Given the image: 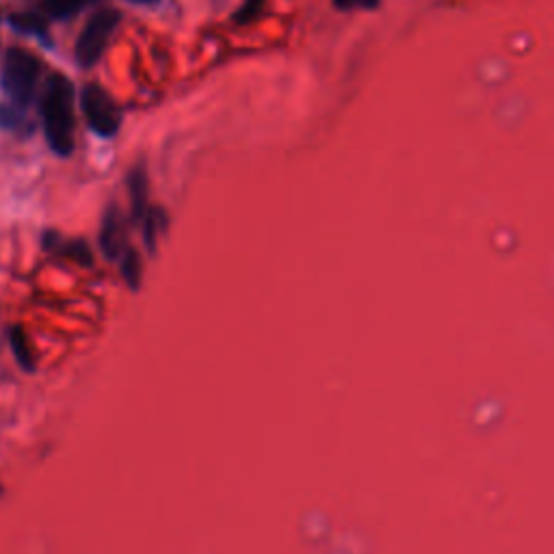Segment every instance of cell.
<instances>
[{
    "instance_id": "3",
    "label": "cell",
    "mask_w": 554,
    "mask_h": 554,
    "mask_svg": "<svg viewBox=\"0 0 554 554\" xmlns=\"http://www.w3.org/2000/svg\"><path fill=\"white\" fill-rule=\"evenodd\" d=\"M120 24V11L115 9H102L89 18L85 29L78 35L76 42V61L81 68L89 70L91 65H96L102 57V52L107 50L111 37Z\"/></svg>"
},
{
    "instance_id": "5",
    "label": "cell",
    "mask_w": 554,
    "mask_h": 554,
    "mask_svg": "<svg viewBox=\"0 0 554 554\" xmlns=\"http://www.w3.org/2000/svg\"><path fill=\"white\" fill-rule=\"evenodd\" d=\"M100 245H102V252L107 258H120L122 252H126L124 249V223L115 208H111L107 217H104L102 232H100Z\"/></svg>"
},
{
    "instance_id": "11",
    "label": "cell",
    "mask_w": 554,
    "mask_h": 554,
    "mask_svg": "<svg viewBox=\"0 0 554 554\" xmlns=\"http://www.w3.org/2000/svg\"><path fill=\"white\" fill-rule=\"evenodd\" d=\"M11 349L13 355H16L18 364L24 368V371H33L35 360H33V351L29 347V340L20 332V329H13L11 332Z\"/></svg>"
},
{
    "instance_id": "9",
    "label": "cell",
    "mask_w": 554,
    "mask_h": 554,
    "mask_svg": "<svg viewBox=\"0 0 554 554\" xmlns=\"http://www.w3.org/2000/svg\"><path fill=\"white\" fill-rule=\"evenodd\" d=\"M130 197H133L135 217L141 219L148 215V182H145L141 169H135L130 176Z\"/></svg>"
},
{
    "instance_id": "15",
    "label": "cell",
    "mask_w": 554,
    "mask_h": 554,
    "mask_svg": "<svg viewBox=\"0 0 554 554\" xmlns=\"http://www.w3.org/2000/svg\"><path fill=\"white\" fill-rule=\"evenodd\" d=\"M130 3H137V5H152V3H156V0H130Z\"/></svg>"
},
{
    "instance_id": "7",
    "label": "cell",
    "mask_w": 554,
    "mask_h": 554,
    "mask_svg": "<svg viewBox=\"0 0 554 554\" xmlns=\"http://www.w3.org/2000/svg\"><path fill=\"white\" fill-rule=\"evenodd\" d=\"M9 22L16 31H20L24 35L39 37L42 42H48V29H46V22L42 16H35V13H13Z\"/></svg>"
},
{
    "instance_id": "2",
    "label": "cell",
    "mask_w": 554,
    "mask_h": 554,
    "mask_svg": "<svg viewBox=\"0 0 554 554\" xmlns=\"http://www.w3.org/2000/svg\"><path fill=\"white\" fill-rule=\"evenodd\" d=\"M39 76H42V61L22 48H11L3 61L0 87L16 107L26 109L35 96Z\"/></svg>"
},
{
    "instance_id": "10",
    "label": "cell",
    "mask_w": 554,
    "mask_h": 554,
    "mask_svg": "<svg viewBox=\"0 0 554 554\" xmlns=\"http://www.w3.org/2000/svg\"><path fill=\"white\" fill-rule=\"evenodd\" d=\"M141 258L137 256L135 249H126L124 258H122V275L128 284V288L137 290L141 286V277H143V269H141Z\"/></svg>"
},
{
    "instance_id": "14",
    "label": "cell",
    "mask_w": 554,
    "mask_h": 554,
    "mask_svg": "<svg viewBox=\"0 0 554 554\" xmlns=\"http://www.w3.org/2000/svg\"><path fill=\"white\" fill-rule=\"evenodd\" d=\"M340 11H360V9H377L379 0H334Z\"/></svg>"
},
{
    "instance_id": "1",
    "label": "cell",
    "mask_w": 554,
    "mask_h": 554,
    "mask_svg": "<svg viewBox=\"0 0 554 554\" xmlns=\"http://www.w3.org/2000/svg\"><path fill=\"white\" fill-rule=\"evenodd\" d=\"M74 102L76 91L70 78L52 74L44 85L42 100H39V115H42L50 150L59 156H70L74 152Z\"/></svg>"
},
{
    "instance_id": "6",
    "label": "cell",
    "mask_w": 554,
    "mask_h": 554,
    "mask_svg": "<svg viewBox=\"0 0 554 554\" xmlns=\"http://www.w3.org/2000/svg\"><path fill=\"white\" fill-rule=\"evenodd\" d=\"M46 247L50 249V252L61 254L65 258L78 262V265H91V252L83 241H68V239H61V236L55 232H48Z\"/></svg>"
},
{
    "instance_id": "4",
    "label": "cell",
    "mask_w": 554,
    "mask_h": 554,
    "mask_svg": "<svg viewBox=\"0 0 554 554\" xmlns=\"http://www.w3.org/2000/svg\"><path fill=\"white\" fill-rule=\"evenodd\" d=\"M81 109L89 128L102 139H113L122 126V111L107 89L100 85H87L81 91Z\"/></svg>"
},
{
    "instance_id": "13",
    "label": "cell",
    "mask_w": 554,
    "mask_h": 554,
    "mask_svg": "<svg viewBox=\"0 0 554 554\" xmlns=\"http://www.w3.org/2000/svg\"><path fill=\"white\" fill-rule=\"evenodd\" d=\"M262 9H265V0H245V5L234 13V20L239 24H247L256 20Z\"/></svg>"
},
{
    "instance_id": "8",
    "label": "cell",
    "mask_w": 554,
    "mask_h": 554,
    "mask_svg": "<svg viewBox=\"0 0 554 554\" xmlns=\"http://www.w3.org/2000/svg\"><path fill=\"white\" fill-rule=\"evenodd\" d=\"M94 0H44V9L50 18L70 20L76 13H81Z\"/></svg>"
},
{
    "instance_id": "12",
    "label": "cell",
    "mask_w": 554,
    "mask_h": 554,
    "mask_svg": "<svg viewBox=\"0 0 554 554\" xmlns=\"http://www.w3.org/2000/svg\"><path fill=\"white\" fill-rule=\"evenodd\" d=\"M26 128V120L22 109L16 104H0V130H9V133H20Z\"/></svg>"
}]
</instances>
